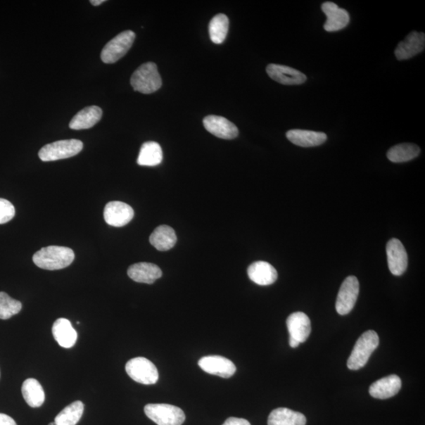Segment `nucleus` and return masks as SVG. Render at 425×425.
I'll list each match as a JSON object with an SVG mask.
<instances>
[{"mask_svg":"<svg viewBox=\"0 0 425 425\" xmlns=\"http://www.w3.org/2000/svg\"><path fill=\"white\" fill-rule=\"evenodd\" d=\"M75 258L74 250L69 248L49 246L38 250L33 255L32 260L39 268L58 270L68 267Z\"/></svg>","mask_w":425,"mask_h":425,"instance_id":"nucleus-1","label":"nucleus"},{"mask_svg":"<svg viewBox=\"0 0 425 425\" xmlns=\"http://www.w3.org/2000/svg\"><path fill=\"white\" fill-rule=\"evenodd\" d=\"M379 336L375 331H365L358 338L348 361V367L350 370H358L364 367L370 356L379 346Z\"/></svg>","mask_w":425,"mask_h":425,"instance_id":"nucleus-2","label":"nucleus"},{"mask_svg":"<svg viewBox=\"0 0 425 425\" xmlns=\"http://www.w3.org/2000/svg\"><path fill=\"white\" fill-rule=\"evenodd\" d=\"M132 88L143 94H151L162 87L163 82L154 63L141 65L134 72L130 80Z\"/></svg>","mask_w":425,"mask_h":425,"instance_id":"nucleus-3","label":"nucleus"},{"mask_svg":"<svg viewBox=\"0 0 425 425\" xmlns=\"http://www.w3.org/2000/svg\"><path fill=\"white\" fill-rule=\"evenodd\" d=\"M83 149V143L78 139H65L46 144L39 151V158L43 162H52L69 158L79 154Z\"/></svg>","mask_w":425,"mask_h":425,"instance_id":"nucleus-4","label":"nucleus"},{"mask_svg":"<svg viewBox=\"0 0 425 425\" xmlns=\"http://www.w3.org/2000/svg\"><path fill=\"white\" fill-rule=\"evenodd\" d=\"M144 413L158 425H182L185 421L184 411L170 404H148Z\"/></svg>","mask_w":425,"mask_h":425,"instance_id":"nucleus-5","label":"nucleus"},{"mask_svg":"<svg viewBox=\"0 0 425 425\" xmlns=\"http://www.w3.org/2000/svg\"><path fill=\"white\" fill-rule=\"evenodd\" d=\"M135 38V32L131 30L122 32L117 35L104 46L101 52L102 61L106 64H112L120 61L130 50Z\"/></svg>","mask_w":425,"mask_h":425,"instance_id":"nucleus-6","label":"nucleus"},{"mask_svg":"<svg viewBox=\"0 0 425 425\" xmlns=\"http://www.w3.org/2000/svg\"><path fill=\"white\" fill-rule=\"evenodd\" d=\"M126 373L137 383L150 385L158 381V372L154 364L148 358H132L125 365Z\"/></svg>","mask_w":425,"mask_h":425,"instance_id":"nucleus-7","label":"nucleus"},{"mask_svg":"<svg viewBox=\"0 0 425 425\" xmlns=\"http://www.w3.org/2000/svg\"><path fill=\"white\" fill-rule=\"evenodd\" d=\"M360 281L355 276L345 279L338 291L336 303L337 313L347 315L354 309L358 295H360Z\"/></svg>","mask_w":425,"mask_h":425,"instance_id":"nucleus-8","label":"nucleus"},{"mask_svg":"<svg viewBox=\"0 0 425 425\" xmlns=\"http://www.w3.org/2000/svg\"><path fill=\"white\" fill-rule=\"evenodd\" d=\"M104 219L111 227H122L129 224L134 217V210L123 202L113 201L106 205Z\"/></svg>","mask_w":425,"mask_h":425,"instance_id":"nucleus-9","label":"nucleus"},{"mask_svg":"<svg viewBox=\"0 0 425 425\" xmlns=\"http://www.w3.org/2000/svg\"><path fill=\"white\" fill-rule=\"evenodd\" d=\"M198 367L205 373L220 376L229 378L236 373V368L234 362L228 358L219 356H205L198 361Z\"/></svg>","mask_w":425,"mask_h":425,"instance_id":"nucleus-10","label":"nucleus"},{"mask_svg":"<svg viewBox=\"0 0 425 425\" xmlns=\"http://www.w3.org/2000/svg\"><path fill=\"white\" fill-rule=\"evenodd\" d=\"M386 252L390 272L395 276H401L408 267V256L403 244L397 239H391L387 243Z\"/></svg>","mask_w":425,"mask_h":425,"instance_id":"nucleus-11","label":"nucleus"},{"mask_svg":"<svg viewBox=\"0 0 425 425\" xmlns=\"http://www.w3.org/2000/svg\"><path fill=\"white\" fill-rule=\"evenodd\" d=\"M425 35L424 32H412L398 44L395 56L398 61H407L424 50Z\"/></svg>","mask_w":425,"mask_h":425,"instance_id":"nucleus-12","label":"nucleus"},{"mask_svg":"<svg viewBox=\"0 0 425 425\" xmlns=\"http://www.w3.org/2000/svg\"><path fill=\"white\" fill-rule=\"evenodd\" d=\"M267 72L274 81L284 85L302 84L307 79L302 72L282 65L269 64Z\"/></svg>","mask_w":425,"mask_h":425,"instance_id":"nucleus-13","label":"nucleus"},{"mask_svg":"<svg viewBox=\"0 0 425 425\" xmlns=\"http://www.w3.org/2000/svg\"><path fill=\"white\" fill-rule=\"evenodd\" d=\"M322 10L327 17L324 29L327 32L340 31L347 27L350 23V15L346 10L338 8L333 2H325L322 5Z\"/></svg>","mask_w":425,"mask_h":425,"instance_id":"nucleus-14","label":"nucleus"},{"mask_svg":"<svg viewBox=\"0 0 425 425\" xmlns=\"http://www.w3.org/2000/svg\"><path fill=\"white\" fill-rule=\"evenodd\" d=\"M203 125L211 134L221 139H232L237 137L236 126L228 119L216 115H209L203 119Z\"/></svg>","mask_w":425,"mask_h":425,"instance_id":"nucleus-15","label":"nucleus"},{"mask_svg":"<svg viewBox=\"0 0 425 425\" xmlns=\"http://www.w3.org/2000/svg\"><path fill=\"white\" fill-rule=\"evenodd\" d=\"M402 388V381L397 375H390L372 383L369 394L378 400H387L395 396Z\"/></svg>","mask_w":425,"mask_h":425,"instance_id":"nucleus-16","label":"nucleus"},{"mask_svg":"<svg viewBox=\"0 0 425 425\" xmlns=\"http://www.w3.org/2000/svg\"><path fill=\"white\" fill-rule=\"evenodd\" d=\"M290 338L300 343L307 340L311 333V324L308 316L303 312H296L287 319Z\"/></svg>","mask_w":425,"mask_h":425,"instance_id":"nucleus-17","label":"nucleus"},{"mask_svg":"<svg viewBox=\"0 0 425 425\" xmlns=\"http://www.w3.org/2000/svg\"><path fill=\"white\" fill-rule=\"evenodd\" d=\"M128 276L137 283L152 284L162 277L163 272L158 265L149 262H139L131 265Z\"/></svg>","mask_w":425,"mask_h":425,"instance_id":"nucleus-18","label":"nucleus"},{"mask_svg":"<svg viewBox=\"0 0 425 425\" xmlns=\"http://www.w3.org/2000/svg\"><path fill=\"white\" fill-rule=\"evenodd\" d=\"M248 274L250 281L261 286L273 284L278 277L277 272L273 265L263 261L252 263L248 269Z\"/></svg>","mask_w":425,"mask_h":425,"instance_id":"nucleus-19","label":"nucleus"},{"mask_svg":"<svg viewBox=\"0 0 425 425\" xmlns=\"http://www.w3.org/2000/svg\"><path fill=\"white\" fill-rule=\"evenodd\" d=\"M286 137L290 142L303 148L317 147L323 144L328 139L324 132L302 129L289 130Z\"/></svg>","mask_w":425,"mask_h":425,"instance_id":"nucleus-20","label":"nucleus"},{"mask_svg":"<svg viewBox=\"0 0 425 425\" xmlns=\"http://www.w3.org/2000/svg\"><path fill=\"white\" fill-rule=\"evenodd\" d=\"M52 334L57 343L64 348H71L77 341V333L71 322L65 318H58L52 327Z\"/></svg>","mask_w":425,"mask_h":425,"instance_id":"nucleus-21","label":"nucleus"},{"mask_svg":"<svg viewBox=\"0 0 425 425\" xmlns=\"http://www.w3.org/2000/svg\"><path fill=\"white\" fill-rule=\"evenodd\" d=\"M103 116V110L97 106L85 108L72 118L70 128L75 130L88 129L97 124Z\"/></svg>","mask_w":425,"mask_h":425,"instance_id":"nucleus-22","label":"nucleus"},{"mask_svg":"<svg viewBox=\"0 0 425 425\" xmlns=\"http://www.w3.org/2000/svg\"><path fill=\"white\" fill-rule=\"evenodd\" d=\"M151 244L159 251H167L175 247L177 236L174 229L168 225H160L152 232L149 238Z\"/></svg>","mask_w":425,"mask_h":425,"instance_id":"nucleus-23","label":"nucleus"},{"mask_svg":"<svg viewBox=\"0 0 425 425\" xmlns=\"http://www.w3.org/2000/svg\"><path fill=\"white\" fill-rule=\"evenodd\" d=\"M307 418L298 412L288 408H277L271 412L268 425H305Z\"/></svg>","mask_w":425,"mask_h":425,"instance_id":"nucleus-24","label":"nucleus"},{"mask_svg":"<svg viewBox=\"0 0 425 425\" xmlns=\"http://www.w3.org/2000/svg\"><path fill=\"white\" fill-rule=\"evenodd\" d=\"M163 153L161 146L156 142H146L142 145L137 158V163L142 167H156L163 162Z\"/></svg>","mask_w":425,"mask_h":425,"instance_id":"nucleus-25","label":"nucleus"},{"mask_svg":"<svg viewBox=\"0 0 425 425\" xmlns=\"http://www.w3.org/2000/svg\"><path fill=\"white\" fill-rule=\"evenodd\" d=\"M22 393L25 401L32 408L41 407L45 401L44 391L42 384L33 378H30L23 383Z\"/></svg>","mask_w":425,"mask_h":425,"instance_id":"nucleus-26","label":"nucleus"},{"mask_svg":"<svg viewBox=\"0 0 425 425\" xmlns=\"http://www.w3.org/2000/svg\"><path fill=\"white\" fill-rule=\"evenodd\" d=\"M421 149L414 144H401L389 149L387 157L395 163H406L413 160L420 155Z\"/></svg>","mask_w":425,"mask_h":425,"instance_id":"nucleus-27","label":"nucleus"},{"mask_svg":"<svg viewBox=\"0 0 425 425\" xmlns=\"http://www.w3.org/2000/svg\"><path fill=\"white\" fill-rule=\"evenodd\" d=\"M84 405L76 401L69 405L59 413L55 419L56 425H76L83 415Z\"/></svg>","mask_w":425,"mask_h":425,"instance_id":"nucleus-28","label":"nucleus"},{"mask_svg":"<svg viewBox=\"0 0 425 425\" xmlns=\"http://www.w3.org/2000/svg\"><path fill=\"white\" fill-rule=\"evenodd\" d=\"M229 21L227 15L219 14L211 19L209 24L210 37L212 43L222 44L227 39Z\"/></svg>","mask_w":425,"mask_h":425,"instance_id":"nucleus-29","label":"nucleus"},{"mask_svg":"<svg viewBox=\"0 0 425 425\" xmlns=\"http://www.w3.org/2000/svg\"><path fill=\"white\" fill-rule=\"evenodd\" d=\"M23 304L10 297L5 292H0V319L8 320L22 310Z\"/></svg>","mask_w":425,"mask_h":425,"instance_id":"nucleus-30","label":"nucleus"},{"mask_svg":"<svg viewBox=\"0 0 425 425\" xmlns=\"http://www.w3.org/2000/svg\"><path fill=\"white\" fill-rule=\"evenodd\" d=\"M15 215L14 205L6 199L0 198V224L9 222Z\"/></svg>","mask_w":425,"mask_h":425,"instance_id":"nucleus-31","label":"nucleus"},{"mask_svg":"<svg viewBox=\"0 0 425 425\" xmlns=\"http://www.w3.org/2000/svg\"><path fill=\"white\" fill-rule=\"evenodd\" d=\"M222 425H250V424L243 418L229 417Z\"/></svg>","mask_w":425,"mask_h":425,"instance_id":"nucleus-32","label":"nucleus"},{"mask_svg":"<svg viewBox=\"0 0 425 425\" xmlns=\"http://www.w3.org/2000/svg\"><path fill=\"white\" fill-rule=\"evenodd\" d=\"M0 425H17V424L10 416L0 414Z\"/></svg>","mask_w":425,"mask_h":425,"instance_id":"nucleus-33","label":"nucleus"},{"mask_svg":"<svg viewBox=\"0 0 425 425\" xmlns=\"http://www.w3.org/2000/svg\"><path fill=\"white\" fill-rule=\"evenodd\" d=\"M289 344H290V347L292 348H296L298 346H300V343H298V341H296V340H294V338H289Z\"/></svg>","mask_w":425,"mask_h":425,"instance_id":"nucleus-34","label":"nucleus"},{"mask_svg":"<svg viewBox=\"0 0 425 425\" xmlns=\"http://www.w3.org/2000/svg\"><path fill=\"white\" fill-rule=\"evenodd\" d=\"M104 2H105V0H92V1H90V3L93 6H99V5H101L102 4H103Z\"/></svg>","mask_w":425,"mask_h":425,"instance_id":"nucleus-35","label":"nucleus"},{"mask_svg":"<svg viewBox=\"0 0 425 425\" xmlns=\"http://www.w3.org/2000/svg\"><path fill=\"white\" fill-rule=\"evenodd\" d=\"M49 425H56L55 422H51Z\"/></svg>","mask_w":425,"mask_h":425,"instance_id":"nucleus-36","label":"nucleus"}]
</instances>
